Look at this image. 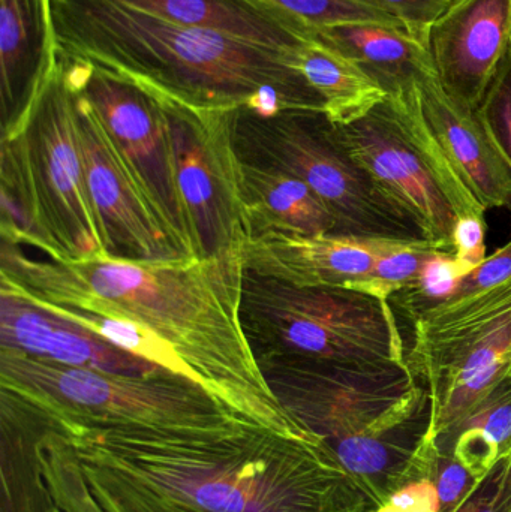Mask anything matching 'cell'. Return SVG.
Instances as JSON below:
<instances>
[{
    "instance_id": "83f0119b",
    "label": "cell",
    "mask_w": 511,
    "mask_h": 512,
    "mask_svg": "<svg viewBox=\"0 0 511 512\" xmlns=\"http://www.w3.org/2000/svg\"><path fill=\"white\" fill-rule=\"evenodd\" d=\"M477 116L511 168V47L477 108Z\"/></svg>"
},
{
    "instance_id": "30bf717a",
    "label": "cell",
    "mask_w": 511,
    "mask_h": 512,
    "mask_svg": "<svg viewBox=\"0 0 511 512\" xmlns=\"http://www.w3.org/2000/svg\"><path fill=\"white\" fill-rule=\"evenodd\" d=\"M144 87L158 99L170 126L177 183L197 258L242 254L249 228L240 158L234 143L236 110L192 107Z\"/></svg>"
},
{
    "instance_id": "4dcf8cb0",
    "label": "cell",
    "mask_w": 511,
    "mask_h": 512,
    "mask_svg": "<svg viewBox=\"0 0 511 512\" xmlns=\"http://www.w3.org/2000/svg\"><path fill=\"white\" fill-rule=\"evenodd\" d=\"M387 12L398 18L410 35L428 44L429 32L435 21L452 5L453 0H375Z\"/></svg>"
},
{
    "instance_id": "3957f363",
    "label": "cell",
    "mask_w": 511,
    "mask_h": 512,
    "mask_svg": "<svg viewBox=\"0 0 511 512\" xmlns=\"http://www.w3.org/2000/svg\"><path fill=\"white\" fill-rule=\"evenodd\" d=\"M57 45L177 101L258 116L323 111L297 53L182 26L113 0H50Z\"/></svg>"
},
{
    "instance_id": "d6a6232c",
    "label": "cell",
    "mask_w": 511,
    "mask_h": 512,
    "mask_svg": "<svg viewBox=\"0 0 511 512\" xmlns=\"http://www.w3.org/2000/svg\"><path fill=\"white\" fill-rule=\"evenodd\" d=\"M485 236V218L462 216L456 222L453 231V254L464 276L485 261Z\"/></svg>"
},
{
    "instance_id": "e0dca14e",
    "label": "cell",
    "mask_w": 511,
    "mask_h": 512,
    "mask_svg": "<svg viewBox=\"0 0 511 512\" xmlns=\"http://www.w3.org/2000/svg\"><path fill=\"white\" fill-rule=\"evenodd\" d=\"M423 116L468 191L488 212H511V168L489 137L477 110L453 99L437 72L419 83Z\"/></svg>"
},
{
    "instance_id": "5b68a950",
    "label": "cell",
    "mask_w": 511,
    "mask_h": 512,
    "mask_svg": "<svg viewBox=\"0 0 511 512\" xmlns=\"http://www.w3.org/2000/svg\"><path fill=\"white\" fill-rule=\"evenodd\" d=\"M0 396L14 400L54 430H200L249 421L186 376L105 375L2 348Z\"/></svg>"
},
{
    "instance_id": "4316f807",
    "label": "cell",
    "mask_w": 511,
    "mask_h": 512,
    "mask_svg": "<svg viewBox=\"0 0 511 512\" xmlns=\"http://www.w3.org/2000/svg\"><path fill=\"white\" fill-rule=\"evenodd\" d=\"M299 18L312 29L342 24L374 23L401 27V21L375 0H264Z\"/></svg>"
},
{
    "instance_id": "d6986e66",
    "label": "cell",
    "mask_w": 511,
    "mask_h": 512,
    "mask_svg": "<svg viewBox=\"0 0 511 512\" xmlns=\"http://www.w3.org/2000/svg\"><path fill=\"white\" fill-rule=\"evenodd\" d=\"M182 26L213 30L264 47L297 53L315 38L299 18L264 0H113Z\"/></svg>"
},
{
    "instance_id": "44dd1931",
    "label": "cell",
    "mask_w": 511,
    "mask_h": 512,
    "mask_svg": "<svg viewBox=\"0 0 511 512\" xmlns=\"http://www.w3.org/2000/svg\"><path fill=\"white\" fill-rule=\"evenodd\" d=\"M315 32L350 57L387 96L416 89L423 77L437 72L428 44L401 27L342 24Z\"/></svg>"
},
{
    "instance_id": "7402d4cb",
    "label": "cell",
    "mask_w": 511,
    "mask_h": 512,
    "mask_svg": "<svg viewBox=\"0 0 511 512\" xmlns=\"http://www.w3.org/2000/svg\"><path fill=\"white\" fill-rule=\"evenodd\" d=\"M297 63L323 99L324 114L335 125H348L366 116L387 98L380 84L317 32L297 51Z\"/></svg>"
},
{
    "instance_id": "52a82bcc",
    "label": "cell",
    "mask_w": 511,
    "mask_h": 512,
    "mask_svg": "<svg viewBox=\"0 0 511 512\" xmlns=\"http://www.w3.org/2000/svg\"><path fill=\"white\" fill-rule=\"evenodd\" d=\"M234 143L242 161L278 168L308 185L335 218L336 236L425 240L342 146L335 123L323 111L258 116L237 108Z\"/></svg>"
},
{
    "instance_id": "9a60e30c",
    "label": "cell",
    "mask_w": 511,
    "mask_h": 512,
    "mask_svg": "<svg viewBox=\"0 0 511 512\" xmlns=\"http://www.w3.org/2000/svg\"><path fill=\"white\" fill-rule=\"evenodd\" d=\"M0 348L105 375L129 378L179 375L3 289H0Z\"/></svg>"
},
{
    "instance_id": "d4e9b609",
    "label": "cell",
    "mask_w": 511,
    "mask_h": 512,
    "mask_svg": "<svg viewBox=\"0 0 511 512\" xmlns=\"http://www.w3.org/2000/svg\"><path fill=\"white\" fill-rule=\"evenodd\" d=\"M440 251L425 240L405 243L381 255L369 276L350 289L389 301L393 295L413 286L426 264Z\"/></svg>"
},
{
    "instance_id": "6da1fadb",
    "label": "cell",
    "mask_w": 511,
    "mask_h": 512,
    "mask_svg": "<svg viewBox=\"0 0 511 512\" xmlns=\"http://www.w3.org/2000/svg\"><path fill=\"white\" fill-rule=\"evenodd\" d=\"M242 254L215 259L62 262L3 242L0 289L48 310L126 322L155 346L159 366L194 379L231 411L318 444L279 402L243 328ZM320 445V444H318Z\"/></svg>"
},
{
    "instance_id": "ba28073f",
    "label": "cell",
    "mask_w": 511,
    "mask_h": 512,
    "mask_svg": "<svg viewBox=\"0 0 511 512\" xmlns=\"http://www.w3.org/2000/svg\"><path fill=\"white\" fill-rule=\"evenodd\" d=\"M408 364L431 403L426 448L511 378V280L413 322Z\"/></svg>"
},
{
    "instance_id": "836d02e7",
    "label": "cell",
    "mask_w": 511,
    "mask_h": 512,
    "mask_svg": "<svg viewBox=\"0 0 511 512\" xmlns=\"http://www.w3.org/2000/svg\"><path fill=\"white\" fill-rule=\"evenodd\" d=\"M440 499L437 487L431 480L408 484L392 496L386 504L368 512H438Z\"/></svg>"
},
{
    "instance_id": "484cf974",
    "label": "cell",
    "mask_w": 511,
    "mask_h": 512,
    "mask_svg": "<svg viewBox=\"0 0 511 512\" xmlns=\"http://www.w3.org/2000/svg\"><path fill=\"white\" fill-rule=\"evenodd\" d=\"M464 276L453 251H440L423 268L419 280L410 288L390 298L393 309L398 310L413 324L419 316L434 307L447 303Z\"/></svg>"
},
{
    "instance_id": "603a6c76",
    "label": "cell",
    "mask_w": 511,
    "mask_h": 512,
    "mask_svg": "<svg viewBox=\"0 0 511 512\" xmlns=\"http://www.w3.org/2000/svg\"><path fill=\"white\" fill-rule=\"evenodd\" d=\"M432 447L450 451L476 477L511 453V378L501 382Z\"/></svg>"
},
{
    "instance_id": "ac0fdd59",
    "label": "cell",
    "mask_w": 511,
    "mask_h": 512,
    "mask_svg": "<svg viewBox=\"0 0 511 512\" xmlns=\"http://www.w3.org/2000/svg\"><path fill=\"white\" fill-rule=\"evenodd\" d=\"M2 128L35 98L59 60L50 0H0Z\"/></svg>"
},
{
    "instance_id": "f1b7e54d",
    "label": "cell",
    "mask_w": 511,
    "mask_h": 512,
    "mask_svg": "<svg viewBox=\"0 0 511 512\" xmlns=\"http://www.w3.org/2000/svg\"><path fill=\"white\" fill-rule=\"evenodd\" d=\"M426 480H431L437 487L440 499L438 512H456L482 478L476 477L450 451L434 447L426 469Z\"/></svg>"
},
{
    "instance_id": "e575fe53",
    "label": "cell",
    "mask_w": 511,
    "mask_h": 512,
    "mask_svg": "<svg viewBox=\"0 0 511 512\" xmlns=\"http://www.w3.org/2000/svg\"><path fill=\"white\" fill-rule=\"evenodd\" d=\"M45 512H68L65 510H62V508L57 507V505L51 504L50 507L45 510Z\"/></svg>"
},
{
    "instance_id": "9c48e42d",
    "label": "cell",
    "mask_w": 511,
    "mask_h": 512,
    "mask_svg": "<svg viewBox=\"0 0 511 512\" xmlns=\"http://www.w3.org/2000/svg\"><path fill=\"white\" fill-rule=\"evenodd\" d=\"M260 367L285 411L335 459L353 442L386 435L429 406L408 363L273 360Z\"/></svg>"
},
{
    "instance_id": "4fadbf2b",
    "label": "cell",
    "mask_w": 511,
    "mask_h": 512,
    "mask_svg": "<svg viewBox=\"0 0 511 512\" xmlns=\"http://www.w3.org/2000/svg\"><path fill=\"white\" fill-rule=\"evenodd\" d=\"M71 81L75 87L84 180L104 236L107 258L129 262L189 261L191 258L183 254L147 200L98 114L72 78Z\"/></svg>"
},
{
    "instance_id": "277c9868",
    "label": "cell",
    "mask_w": 511,
    "mask_h": 512,
    "mask_svg": "<svg viewBox=\"0 0 511 512\" xmlns=\"http://www.w3.org/2000/svg\"><path fill=\"white\" fill-rule=\"evenodd\" d=\"M0 194L3 242L62 262L107 258L84 180L75 87L60 51L29 107L2 128Z\"/></svg>"
},
{
    "instance_id": "8992f818",
    "label": "cell",
    "mask_w": 511,
    "mask_h": 512,
    "mask_svg": "<svg viewBox=\"0 0 511 512\" xmlns=\"http://www.w3.org/2000/svg\"><path fill=\"white\" fill-rule=\"evenodd\" d=\"M240 313L258 364L408 363L392 304L354 289L288 285L245 270Z\"/></svg>"
},
{
    "instance_id": "2e32d148",
    "label": "cell",
    "mask_w": 511,
    "mask_h": 512,
    "mask_svg": "<svg viewBox=\"0 0 511 512\" xmlns=\"http://www.w3.org/2000/svg\"><path fill=\"white\" fill-rule=\"evenodd\" d=\"M405 243L410 242L266 233L245 243L243 267L288 285L350 289L369 276L381 255Z\"/></svg>"
},
{
    "instance_id": "d590c367",
    "label": "cell",
    "mask_w": 511,
    "mask_h": 512,
    "mask_svg": "<svg viewBox=\"0 0 511 512\" xmlns=\"http://www.w3.org/2000/svg\"><path fill=\"white\" fill-rule=\"evenodd\" d=\"M90 512H105V511L102 510V508H93V510Z\"/></svg>"
},
{
    "instance_id": "5bb4252c",
    "label": "cell",
    "mask_w": 511,
    "mask_h": 512,
    "mask_svg": "<svg viewBox=\"0 0 511 512\" xmlns=\"http://www.w3.org/2000/svg\"><path fill=\"white\" fill-rule=\"evenodd\" d=\"M428 47L444 90L477 110L511 47V0H453Z\"/></svg>"
},
{
    "instance_id": "cb8c5ba5",
    "label": "cell",
    "mask_w": 511,
    "mask_h": 512,
    "mask_svg": "<svg viewBox=\"0 0 511 512\" xmlns=\"http://www.w3.org/2000/svg\"><path fill=\"white\" fill-rule=\"evenodd\" d=\"M80 465L90 490L105 512H198L111 469L81 460Z\"/></svg>"
},
{
    "instance_id": "f546056e",
    "label": "cell",
    "mask_w": 511,
    "mask_h": 512,
    "mask_svg": "<svg viewBox=\"0 0 511 512\" xmlns=\"http://www.w3.org/2000/svg\"><path fill=\"white\" fill-rule=\"evenodd\" d=\"M456 512H511V453L489 469Z\"/></svg>"
},
{
    "instance_id": "7a4b0ae2",
    "label": "cell",
    "mask_w": 511,
    "mask_h": 512,
    "mask_svg": "<svg viewBox=\"0 0 511 512\" xmlns=\"http://www.w3.org/2000/svg\"><path fill=\"white\" fill-rule=\"evenodd\" d=\"M56 432L81 462L111 469L198 512L377 507L323 445L251 421L200 430L71 427Z\"/></svg>"
},
{
    "instance_id": "1f68e13d",
    "label": "cell",
    "mask_w": 511,
    "mask_h": 512,
    "mask_svg": "<svg viewBox=\"0 0 511 512\" xmlns=\"http://www.w3.org/2000/svg\"><path fill=\"white\" fill-rule=\"evenodd\" d=\"M511 280V240L495 254L486 256L482 264L459 280L458 288L447 303L462 300L470 295L488 291L501 283ZM446 304V303H444Z\"/></svg>"
},
{
    "instance_id": "ffe728a7",
    "label": "cell",
    "mask_w": 511,
    "mask_h": 512,
    "mask_svg": "<svg viewBox=\"0 0 511 512\" xmlns=\"http://www.w3.org/2000/svg\"><path fill=\"white\" fill-rule=\"evenodd\" d=\"M240 170L249 239L266 233L299 236L336 233L332 213L302 180L278 168L242 159Z\"/></svg>"
},
{
    "instance_id": "8fae6325",
    "label": "cell",
    "mask_w": 511,
    "mask_h": 512,
    "mask_svg": "<svg viewBox=\"0 0 511 512\" xmlns=\"http://www.w3.org/2000/svg\"><path fill=\"white\" fill-rule=\"evenodd\" d=\"M60 53L174 242L188 258L198 259L177 183L170 126L158 99L125 75Z\"/></svg>"
},
{
    "instance_id": "7c38bea8",
    "label": "cell",
    "mask_w": 511,
    "mask_h": 512,
    "mask_svg": "<svg viewBox=\"0 0 511 512\" xmlns=\"http://www.w3.org/2000/svg\"><path fill=\"white\" fill-rule=\"evenodd\" d=\"M335 126L342 146L417 225L423 239L441 251H453L459 219L455 207L396 105L386 98L366 116Z\"/></svg>"
}]
</instances>
